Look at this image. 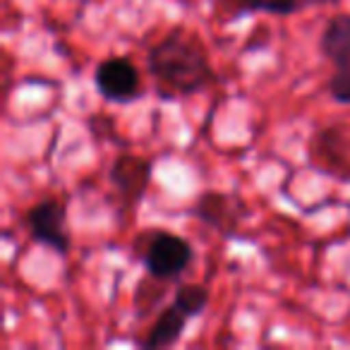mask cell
Segmentation results:
<instances>
[{
    "label": "cell",
    "instance_id": "4",
    "mask_svg": "<svg viewBox=\"0 0 350 350\" xmlns=\"http://www.w3.org/2000/svg\"><path fill=\"white\" fill-rule=\"evenodd\" d=\"M27 230L34 243L53 250L58 254L70 252V233H68V209L58 200H41L27 211L25 216Z\"/></svg>",
    "mask_w": 350,
    "mask_h": 350
},
{
    "label": "cell",
    "instance_id": "10",
    "mask_svg": "<svg viewBox=\"0 0 350 350\" xmlns=\"http://www.w3.org/2000/svg\"><path fill=\"white\" fill-rule=\"evenodd\" d=\"M173 302L180 307L190 319H195V317H200L202 312L209 307V291H206L204 286H197V283H185V286H178Z\"/></svg>",
    "mask_w": 350,
    "mask_h": 350
},
{
    "label": "cell",
    "instance_id": "6",
    "mask_svg": "<svg viewBox=\"0 0 350 350\" xmlns=\"http://www.w3.org/2000/svg\"><path fill=\"white\" fill-rule=\"evenodd\" d=\"M151 170H154V163L149 159H142V156H132V154H120L111 163L108 178L116 185L120 200L130 209H135L144 200L151 183Z\"/></svg>",
    "mask_w": 350,
    "mask_h": 350
},
{
    "label": "cell",
    "instance_id": "3",
    "mask_svg": "<svg viewBox=\"0 0 350 350\" xmlns=\"http://www.w3.org/2000/svg\"><path fill=\"white\" fill-rule=\"evenodd\" d=\"M195 259V250L185 238L168 230H156L151 235L149 245H146L142 262L151 278L156 281H173L183 271H187V267Z\"/></svg>",
    "mask_w": 350,
    "mask_h": 350
},
{
    "label": "cell",
    "instance_id": "8",
    "mask_svg": "<svg viewBox=\"0 0 350 350\" xmlns=\"http://www.w3.org/2000/svg\"><path fill=\"white\" fill-rule=\"evenodd\" d=\"M187 321H190V317L175 305V302L163 307V310L159 312V317H156L154 326L149 329V334H146V338L139 340V345L144 350L173 348V345L183 338V334H185Z\"/></svg>",
    "mask_w": 350,
    "mask_h": 350
},
{
    "label": "cell",
    "instance_id": "7",
    "mask_svg": "<svg viewBox=\"0 0 350 350\" xmlns=\"http://www.w3.org/2000/svg\"><path fill=\"white\" fill-rule=\"evenodd\" d=\"M192 214L200 221H204L206 226L216 228L219 233H224L226 238H230L238 230V224L243 221L245 204L228 192H202L200 200L192 206Z\"/></svg>",
    "mask_w": 350,
    "mask_h": 350
},
{
    "label": "cell",
    "instance_id": "5",
    "mask_svg": "<svg viewBox=\"0 0 350 350\" xmlns=\"http://www.w3.org/2000/svg\"><path fill=\"white\" fill-rule=\"evenodd\" d=\"M94 87L106 101L130 103L142 96L139 70L125 55H111L98 63L96 72H94Z\"/></svg>",
    "mask_w": 350,
    "mask_h": 350
},
{
    "label": "cell",
    "instance_id": "1",
    "mask_svg": "<svg viewBox=\"0 0 350 350\" xmlns=\"http://www.w3.org/2000/svg\"><path fill=\"white\" fill-rule=\"evenodd\" d=\"M146 70L154 77L161 98H185L216 84L209 53L195 34L175 27L146 53Z\"/></svg>",
    "mask_w": 350,
    "mask_h": 350
},
{
    "label": "cell",
    "instance_id": "9",
    "mask_svg": "<svg viewBox=\"0 0 350 350\" xmlns=\"http://www.w3.org/2000/svg\"><path fill=\"white\" fill-rule=\"evenodd\" d=\"M338 0H240V12H267L276 17H291L310 8L329 5Z\"/></svg>",
    "mask_w": 350,
    "mask_h": 350
},
{
    "label": "cell",
    "instance_id": "2",
    "mask_svg": "<svg viewBox=\"0 0 350 350\" xmlns=\"http://www.w3.org/2000/svg\"><path fill=\"white\" fill-rule=\"evenodd\" d=\"M319 51L334 65V75H331L329 84H326L331 98L350 106V15L348 12H338V15L329 17L324 31H321Z\"/></svg>",
    "mask_w": 350,
    "mask_h": 350
}]
</instances>
